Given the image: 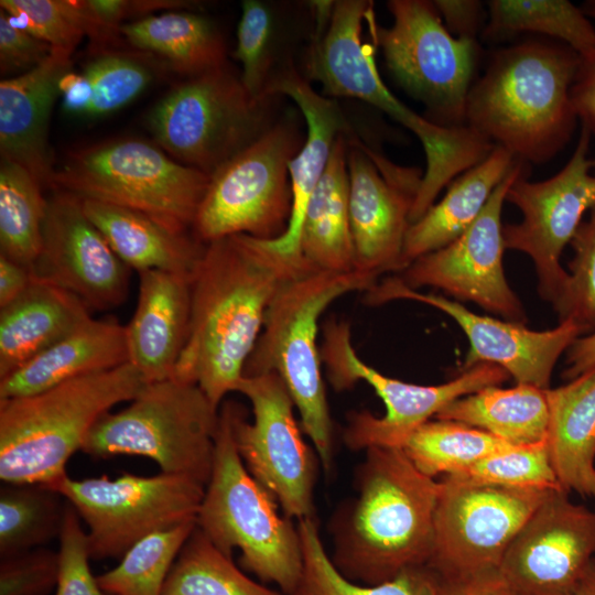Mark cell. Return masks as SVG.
I'll use <instances>...</instances> for the list:
<instances>
[{"instance_id":"45","label":"cell","mask_w":595,"mask_h":595,"mask_svg":"<svg viewBox=\"0 0 595 595\" xmlns=\"http://www.w3.org/2000/svg\"><path fill=\"white\" fill-rule=\"evenodd\" d=\"M570 244L575 255L564 292L553 307L560 322L571 321L587 335L595 332V206Z\"/></svg>"},{"instance_id":"21","label":"cell","mask_w":595,"mask_h":595,"mask_svg":"<svg viewBox=\"0 0 595 595\" xmlns=\"http://www.w3.org/2000/svg\"><path fill=\"white\" fill-rule=\"evenodd\" d=\"M552 489L507 548L499 573L522 595H570L595 560V511Z\"/></svg>"},{"instance_id":"52","label":"cell","mask_w":595,"mask_h":595,"mask_svg":"<svg viewBox=\"0 0 595 595\" xmlns=\"http://www.w3.org/2000/svg\"><path fill=\"white\" fill-rule=\"evenodd\" d=\"M32 281L30 268L0 255V309L17 300Z\"/></svg>"},{"instance_id":"7","label":"cell","mask_w":595,"mask_h":595,"mask_svg":"<svg viewBox=\"0 0 595 595\" xmlns=\"http://www.w3.org/2000/svg\"><path fill=\"white\" fill-rule=\"evenodd\" d=\"M196 526L227 556L240 551L239 565L284 595L296 588L303 554L298 526L281 516L275 498L246 468L232 432L231 401L219 408L214 462Z\"/></svg>"},{"instance_id":"22","label":"cell","mask_w":595,"mask_h":595,"mask_svg":"<svg viewBox=\"0 0 595 595\" xmlns=\"http://www.w3.org/2000/svg\"><path fill=\"white\" fill-rule=\"evenodd\" d=\"M130 270L77 196L56 191L47 198L42 249L31 268L34 279L62 288L88 309L108 310L127 299Z\"/></svg>"},{"instance_id":"24","label":"cell","mask_w":595,"mask_h":595,"mask_svg":"<svg viewBox=\"0 0 595 595\" xmlns=\"http://www.w3.org/2000/svg\"><path fill=\"white\" fill-rule=\"evenodd\" d=\"M138 274V302L126 335L129 363L149 383L173 376L190 329L193 275L161 270Z\"/></svg>"},{"instance_id":"53","label":"cell","mask_w":595,"mask_h":595,"mask_svg":"<svg viewBox=\"0 0 595 595\" xmlns=\"http://www.w3.org/2000/svg\"><path fill=\"white\" fill-rule=\"evenodd\" d=\"M566 368L563 376L574 379L595 368V332L578 337L566 350Z\"/></svg>"},{"instance_id":"43","label":"cell","mask_w":595,"mask_h":595,"mask_svg":"<svg viewBox=\"0 0 595 595\" xmlns=\"http://www.w3.org/2000/svg\"><path fill=\"white\" fill-rule=\"evenodd\" d=\"M0 8L14 24L53 48L73 53L88 34L89 20L84 1L1 0Z\"/></svg>"},{"instance_id":"39","label":"cell","mask_w":595,"mask_h":595,"mask_svg":"<svg viewBox=\"0 0 595 595\" xmlns=\"http://www.w3.org/2000/svg\"><path fill=\"white\" fill-rule=\"evenodd\" d=\"M161 595H284L255 581L195 526L164 582Z\"/></svg>"},{"instance_id":"30","label":"cell","mask_w":595,"mask_h":595,"mask_svg":"<svg viewBox=\"0 0 595 595\" xmlns=\"http://www.w3.org/2000/svg\"><path fill=\"white\" fill-rule=\"evenodd\" d=\"M517 160L505 148L495 147L483 162L457 176L443 198L409 226L402 253L404 269L466 231Z\"/></svg>"},{"instance_id":"40","label":"cell","mask_w":595,"mask_h":595,"mask_svg":"<svg viewBox=\"0 0 595 595\" xmlns=\"http://www.w3.org/2000/svg\"><path fill=\"white\" fill-rule=\"evenodd\" d=\"M510 445L494 435L452 420H430L415 429L402 450L424 475L455 474Z\"/></svg>"},{"instance_id":"47","label":"cell","mask_w":595,"mask_h":595,"mask_svg":"<svg viewBox=\"0 0 595 595\" xmlns=\"http://www.w3.org/2000/svg\"><path fill=\"white\" fill-rule=\"evenodd\" d=\"M58 574V551L45 547L1 558L0 595H50Z\"/></svg>"},{"instance_id":"54","label":"cell","mask_w":595,"mask_h":595,"mask_svg":"<svg viewBox=\"0 0 595 595\" xmlns=\"http://www.w3.org/2000/svg\"><path fill=\"white\" fill-rule=\"evenodd\" d=\"M570 595H595V560Z\"/></svg>"},{"instance_id":"8","label":"cell","mask_w":595,"mask_h":595,"mask_svg":"<svg viewBox=\"0 0 595 595\" xmlns=\"http://www.w3.org/2000/svg\"><path fill=\"white\" fill-rule=\"evenodd\" d=\"M209 181L156 144L117 139L71 152L54 171L52 190L130 208L186 234Z\"/></svg>"},{"instance_id":"10","label":"cell","mask_w":595,"mask_h":595,"mask_svg":"<svg viewBox=\"0 0 595 595\" xmlns=\"http://www.w3.org/2000/svg\"><path fill=\"white\" fill-rule=\"evenodd\" d=\"M278 98L252 97L226 64L175 85L147 125L170 156L212 176L273 127Z\"/></svg>"},{"instance_id":"29","label":"cell","mask_w":595,"mask_h":595,"mask_svg":"<svg viewBox=\"0 0 595 595\" xmlns=\"http://www.w3.org/2000/svg\"><path fill=\"white\" fill-rule=\"evenodd\" d=\"M547 443L563 489L595 498V368L547 389Z\"/></svg>"},{"instance_id":"6","label":"cell","mask_w":595,"mask_h":595,"mask_svg":"<svg viewBox=\"0 0 595 595\" xmlns=\"http://www.w3.org/2000/svg\"><path fill=\"white\" fill-rule=\"evenodd\" d=\"M145 383L127 363L33 394L0 400L2 483L50 485L67 475L68 459L82 450L99 418L116 404L131 401Z\"/></svg>"},{"instance_id":"14","label":"cell","mask_w":595,"mask_h":595,"mask_svg":"<svg viewBox=\"0 0 595 595\" xmlns=\"http://www.w3.org/2000/svg\"><path fill=\"white\" fill-rule=\"evenodd\" d=\"M45 486L60 493L85 521L91 560L121 559L145 537L196 521L206 487L162 472L150 477L126 473L113 479L65 475Z\"/></svg>"},{"instance_id":"1","label":"cell","mask_w":595,"mask_h":595,"mask_svg":"<svg viewBox=\"0 0 595 595\" xmlns=\"http://www.w3.org/2000/svg\"><path fill=\"white\" fill-rule=\"evenodd\" d=\"M313 271L305 260L247 235L206 244L192 281L187 339L172 377L196 383L219 409L242 378L279 289Z\"/></svg>"},{"instance_id":"27","label":"cell","mask_w":595,"mask_h":595,"mask_svg":"<svg viewBox=\"0 0 595 595\" xmlns=\"http://www.w3.org/2000/svg\"><path fill=\"white\" fill-rule=\"evenodd\" d=\"M79 199L87 217L130 269L194 275L206 245L194 234L173 231L130 208Z\"/></svg>"},{"instance_id":"32","label":"cell","mask_w":595,"mask_h":595,"mask_svg":"<svg viewBox=\"0 0 595 595\" xmlns=\"http://www.w3.org/2000/svg\"><path fill=\"white\" fill-rule=\"evenodd\" d=\"M121 34L131 47L154 56L185 78L227 64L223 33L199 13L162 11L123 24Z\"/></svg>"},{"instance_id":"31","label":"cell","mask_w":595,"mask_h":595,"mask_svg":"<svg viewBox=\"0 0 595 595\" xmlns=\"http://www.w3.org/2000/svg\"><path fill=\"white\" fill-rule=\"evenodd\" d=\"M347 132L336 139L328 164L303 215L300 252L315 271L355 270L349 220Z\"/></svg>"},{"instance_id":"9","label":"cell","mask_w":595,"mask_h":595,"mask_svg":"<svg viewBox=\"0 0 595 595\" xmlns=\"http://www.w3.org/2000/svg\"><path fill=\"white\" fill-rule=\"evenodd\" d=\"M118 412L94 424L82 450L105 458L118 454L154 461L162 473L207 485L214 462L219 409L194 382L171 377L149 382Z\"/></svg>"},{"instance_id":"17","label":"cell","mask_w":595,"mask_h":595,"mask_svg":"<svg viewBox=\"0 0 595 595\" xmlns=\"http://www.w3.org/2000/svg\"><path fill=\"white\" fill-rule=\"evenodd\" d=\"M591 133L582 127L565 166L550 178L531 182L522 173L509 187L506 202L522 213L518 224L504 226L506 249L519 250L533 261L540 295L554 306L561 299L569 272L560 264L586 210L595 206V175L588 171Z\"/></svg>"},{"instance_id":"3","label":"cell","mask_w":595,"mask_h":595,"mask_svg":"<svg viewBox=\"0 0 595 595\" xmlns=\"http://www.w3.org/2000/svg\"><path fill=\"white\" fill-rule=\"evenodd\" d=\"M357 495L333 518L336 569L377 585L429 564L440 482L421 473L401 447L374 446L356 476Z\"/></svg>"},{"instance_id":"33","label":"cell","mask_w":595,"mask_h":595,"mask_svg":"<svg viewBox=\"0 0 595 595\" xmlns=\"http://www.w3.org/2000/svg\"><path fill=\"white\" fill-rule=\"evenodd\" d=\"M434 419L467 424L513 446L537 444L548 434L547 389L489 386L452 401Z\"/></svg>"},{"instance_id":"50","label":"cell","mask_w":595,"mask_h":595,"mask_svg":"<svg viewBox=\"0 0 595 595\" xmlns=\"http://www.w3.org/2000/svg\"><path fill=\"white\" fill-rule=\"evenodd\" d=\"M439 595H522L499 571L444 578L440 576Z\"/></svg>"},{"instance_id":"49","label":"cell","mask_w":595,"mask_h":595,"mask_svg":"<svg viewBox=\"0 0 595 595\" xmlns=\"http://www.w3.org/2000/svg\"><path fill=\"white\" fill-rule=\"evenodd\" d=\"M446 29L455 37L477 40L484 30V4L476 0L433 1Z\"/></svg>"},{"instance_id":"42","label":"cell","mask_w":595,"mask_h":595,"mask_svg":"<svg viewBox=\"0 0 595 595\" xmlns=\"http://www.w3.org/2000/svg\"><path fill=\"white\" fill-rule=\"evenodd\" d=\"M196 526L190 521L145 537L113 569L96 576L105 595H161L180 550Z\"/></svg>"},{"instance_id":"38","label":"cell","mask_w":595,"mask_h":595,"mask_svg":"<svg viewBox=\"0 0 595 595\" xmlns=\"http://www.w3.org/2000/svg\"><path fill=\"white\" fill-rule=\"evenodd\" d=\"M67 501L42 484L2 483L0 488V558L15 555L58 538Z\"/></svg>"},{"instance_id":"44","label":"cell","mask_w":595,"mask_h":595,"mask_svg":"<svg viewBox=\"0 0 595 595\" xmlns=\"http://www.w3.org/2000/svg\"><path fill=\"white\" fill-rule=\"evenodd\" d=\"M448 475L511 487L562 488L551 463L547 440L489 455L458 473Z\"/></svg>"},{"instance_id":"23","label":"cell","mask_w":595,"mask_h":595,"mask_svg":"<svg viewBox=\"0 0 595 595\" xmlns=\"http://www.w3.org/2000/svg\"><path fill=\"white\" fill-rule=\"evenodd\" d=\"M71 52L53 48L40 65L0 82L1 158L30 171L53 188L54 167L48 150V125L61 78L72 71Z\"/></svg>"},{"instance_id":"46","label":"cell","mask_w":595,"mask_h":595,"mask_svg":"<svg viewBox=\"0 0 595 595\" xmlns=\"http://www.w3.org/2000/svg\"><path fill=\"white\" fill-rule=\"evenodd\" d=\"M80 517L67 501L60 536V574L55 595H105L89 567L87 532Z\"/></svg>"},{"instance_id":"11","label":"cell","mask_w":595,"mask_h":595,"mask_svg":"<svg viewBox=\"0 0 595 595\" xmlns=\"http://www.w3.org/2000/svg\"><path fill=\"white\" fill-rule=\"evenodd\" d=\"M388 28L366 22L394 80L426 107L428 119L443 127L465 126L466 100L478 65L477 40L455 37L434 2L389 0Z\"/></svg>"},{"instance_id":"28","label":"cell","mask_w":595,"mask_h":595,"mask_svg":"<svg viewBox=\"0 0 595 595\" xmlns=\"http://www.w3.org/2000/svg\"><path fill=\"white\" fill-rule=\"evenodd\" d=\"M90 317L75 295L33 278L13 302L0 309V379Z\"/></svg>"},{"instance_id":"2","label":"cell","mask_w":595,"mask_h":595,"mask_svg":"<svg viewBox=\"0 0 595 595\" xmlns=\"http://www.w3.org/2000/svg\"><path fill=\"white\" fill-rule=\"evenodd\" d=\"M367 0L313 1L314 28L301 74L331 98H356L387 113L420 140L426 159L410 224L435 203L457 176L483 162L495 145L468 126L443 127L400 101L379 74L374 50L363 41V24L372 10Z\"/></svg>"},{"instance_id":"19","label":"cell","mask_w":595,"mask_h":595,"mask_svg":"<svg viewBox=\"0 0 595 595\" xmlns=\"http://www.w3.org/2000/svg\"><path fill=\"white\" fill-rule=\"evenodd\" d=\"M349 220L355 270L378 278L404 270L403 245L423 172L401 166L346 134Z\"/></svg>"},{"instance_id":"36","label":"cell","mask_w":595,"mask_h":595,"mask_svg":"<svg viewBox=\"0 0 595 595\" xmlns=\"http://www.w3.org/2000/svg\"><path fill=\"white\" fill-rule=\"evenodd\" d=\"M303 571L291 595H439L440 575L430 566L403 571L391 581L364 585L345 577L322 543L314 518L298 520Z\"/></svg>"},{"instance_id":"15","label":"cell","mask_w":595,"mask_h":595,"mask_svg":"<svg viewBox=\"0 0 595 595\" xmlns=\"http://www.w3.org/2000/svg\"><path fill=\"white\" fill-rule=\"evenodd\" d=\"M550 490L444 475L428 566L444 578L497 571L510 542Z\"/></svg>"},{"instance_id":"18","label":"cell","mask_w":595,"mask_h":595,"mask_svg":"<svg viewBox=\"0 0 595 595\" xmlns=\"http://www.w3.org/2000/svg\"><path fill=\"white\" fill-rule=\"evenodd\" d=\"M524 173L517 160L477 219L451 244L421 256L398 275L411 289L437 288L459 301H470L505 321L527 322L522 303L509 286L502 266L501 213L511 184Z\"/></svg>"},{"instance_id":"26","label":"cell","mask_w":595,"mask_h":595,"mask_svg":"<svg viewBox=\"0 0 595 595\" xmlns=\"http://www.w3.org/2000/svg\"><path fill=\"white\" fill-rule=\"evenodd\" d=\"M129 363L126 325L91 316L0 379V400L33 394Z\"/></svg>"},{"instance_id":"51","label":"cell","mask_w":595,"mask_h":595,"mask_svg":"<svg viewBox=\"0 0 595 595\" xmlns=\"http://www.w3.org/2000/svg\"><path fill=\"white\" fill-rule=\"evenodd\" d=\"M572 102L582 127L595 134V60L583 62L571 90Z\"/></svg>"},{"instance_id":"34","label":"cell","mask_w":595,"mask_h":595,"mask_svg":"<svg viewBox=\"0 0 595 595\" xmlns=\"http://www.w3.org/2000/svg\"><path fill=\"white\" fill-rule=\"evenodd\" d=\"M288 6L244 0L237 28L235 58L241 65L240 79L257 99H268L277 77L295 63L291 53Z\"/></svg>"},{"instance_id":"35","label":"cell","mask_w":595,"mask_h":595,"mask_svg":"<svg viewBox=\"0 0 595 595\" xmlns=\"http://www.w3.org/2000/svg\"><path fill=\"white\" fill-rule=\"evenodd\" d=\"M483 37L497 42L520 33L558 39L583 62L595 60V26L584 11L566 0H491Z\"/></svg>"},{"instance_id":"41","label":"cell","mask_w":595,"mask_h":595,"mask_svg":"<svg viewBox=\"0 0 595 595\" xmlns=\"http://www.w3.org/2000/svg\"><path fill=\"white\" fill-rule=\"evenodd\" d=\"M164 68L158 58L134 48L93 53L82 72L91 89L84 117H102L121 109L142 94Z\"/></svg>"},{"instance_id":"16","label":"cell","mask_w":595,"mask_h":595,"mask_svg":"<svg viewBox=\"0 0 595 595\" xmlns=\"http://www.w3.org/2000/svg\"><path fill=\"white\" fill-rule=\"evenodd\" d=\"M236 391L251 403L253 421L231 401L237 451L252 477L290 519L314 518L316 457L304 441L294 416V402L274 374L242 377Z\"/></svg>"},{"instance_id":"37","label":"cell","mask_w":595,"mask_h":595,"mask_svg":"<svg viewBox=\"0 0 595 595\" xmlns=\"http://www.w3.org/2000/svg\"><path fill=\"white\" fill-rule=\"evenodd\" d=\"M25 167L0 161V255L32 268L42 249L47 199Z\"/></svg>"},{"instance_id":"25","label":"cell","mask_w":595,"mask_h":595,"mask_svg":"<svg viewBox=\"0 0 595 595\" xmlns=\"http://www.w3.org/2000/svg\"><path fill=\"white\" fill-rule=\"evenodd\" d=\"M269 97H288L298 106L306 137L290 162L292 213L286 231L268 242L280 253L301 260L299 241L307 202L328 164L336 139L350 127L337 100L317 93L295 66L286 67L272 83Z\"/></svg>"},{"instance_id":"5","label":"cell","mask_w":595,"mask_h":595,"mask_svg":"<svg viewBox=\"0 0 595 595\" xmlns=\"http://www.w3.org/2000/svg\"><path fill=\"white\" fill-rule=\"evenodd\" d=\"M378 277L353 270L313 271L286 281L266 313L260 336L242 377L274 372L285 385L300 414L303 432L326 472L333 465V423L322 377L318 321L337 299L368 291Z\"/></svg>"},{"instance_id":"20","label":"cell","mask_w":595,"mask_h":595,"mask_svg":"<svg viewBox=\"0 0 595 595\" xmlns=\"http://www.w3.org/2000/svg\"><path fill=\"white\" fill-rule=\"evenodd\" d=\"M396 300L424 303L451 316L469 340L463 369L493 364L505 369L517 383L550 388L553 368L563 351L583 329L571 321L548 331H532L509 321L478 315L459 302L439 294L423 293L405 285L398 275L378 281L366 294L368 305Z\"/></svg>"},{"instance_id":"4","label":"cell","mask_w":595,"mask_h":595,"mask_svg":"<svg viewBox=\"0 0 595 595\" xmlns=\"http://www.w3.org/2000/svg\"><path fill=\"white\" fill-rule=\"evenodd\" d=\"M582 60L567 45L526 41L497 50L466 100L465 125L524 163H544L577 123L571 90Z\"/></svg>"},{"instance_id":"13","label":"cell","mask_w":595,"mask_h":595,"mask_svg":"<svg viewBox=\"0 0 595 595\" xmlns=\"http://www.w3.org/2000/svg\"><path fill=\"white\" fill-rule=\"evenodd\" d=\"M322 363L331 385L342 391L363 380L372 387L386 407L382 416L369 411L351 413L344 442L353 451L374 446L402 447L409 435L452 401L489 386H498L510 375L493 364H479L454 379L436 386L404 382L382 375L357 355L347 322L329 320L324 326Z\"/></svg>"},{"instance_id":"48","label":"cell","mask_w":595,"mask_h":595,"mask_svg":"<svg viewBox=\"0 0 595 595\" xmlns=\"http://www.w3.org/2000/svg\"><path fill=\"white\" fill-rule=\"evenodd\" d=\"M53 47L13 23L0 11V71L6 78L26 73L43 63Z\"/></svg>"},{"instance_id":"12","label":"cell","mask_w":595,"mask_h":595,"mask_svg":"<svg viewBox=\"0 0 595 595\" xmlns=\"http://www.w3.org/2000/svg\"><path fill=\"white\" fill-rule=\"evenodd\" d=\"M304 140L299 120L284 117L226 162L210 176L193 234L204 244L236 235L281 237L292 213L290 162Z\"/></svg>"}]
</instances>
